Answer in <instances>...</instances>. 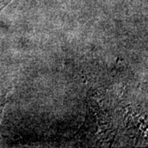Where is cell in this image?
<instances>
[{
  "label": "cell",
  "instance_id": "obj_1",
  "mask_svg": "<svg viewBox=\"0 0 148 148\" xmlns=\"http://www.w3.org/2000/svg\"><path fill=\"white\" fill-rule=\"evenodd\" d=\"M12 1H14V0H2V1H0V12L3 10L9 3H11Z\"/></svg>",
  "mask_w": 148,
  "mask_h": 148
},
{
  "label": "cell",
  "instance_id": "obj_2",
  "mask_svg": "<svg viewBox=\"0 0 148 148\" xmlns=\"http://www.w3.org/2000/svg\"><path fill=\"white\" fill-rule=\"evenodd\" d=\"M6 101V96H4L3 99H0V121H1V117L3 114V110L4 108V105H5Z\"/></svg>",
  "mask_w": 148,
  "mask_h": 148
}]
</instances>
